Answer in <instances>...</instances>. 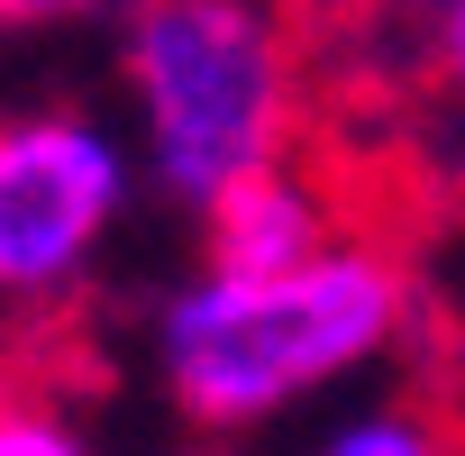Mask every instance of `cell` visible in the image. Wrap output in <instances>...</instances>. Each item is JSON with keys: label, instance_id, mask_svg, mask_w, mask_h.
Segmentation results:
<instances>
[{"label": "cell", "instance_id": "6da1fadb", "mask_svg": "<svg viewBox=\"0 0 465 456\" xmlns=\"http://www.w3.org/2000/svg\"><path fill=\"white\" fill-rule=\"evenodd\" d=\"M420 292L383 238H329L320 256L283 274H228L201 265L173 274L146 302V374L155 401L192 438L247 447L265 429H292L329 401H347L365 374H383L411 347Z\"/></svg>", "mask_w": 465, "mask_h": 456}, {"label": "cell", "instance_id": "7a4b0ae2", "mask_svg": "<svg viewBox=\"0 0 465 456\" xmlns=\"http://www.w3.org/2000/svg\"><path fill=\"white\" fill-rule=\"evenodd\" d=\"M110 92L146 155V192L183 219L283 164L302 137V46L283 0H128L110 19Z\"/></svg>", "mask_w": 465, "mask_h": 456}, {"label": "cell", "instance_id": "3957f363", "mask_svg": "<svg viewBox=\"0 0 465 456\" xmlns=\"http://www.w3.org/2000/svg\"><path fill=\"white\" fill-rule=\"evenodd\" d=\"M146 201V155L119 110L37 92L0 101V320L46 329L92 302Z\"/></svg>", "mask_w": 465, "mask_h": 456}, {"label": "cell", "instance_id": "277c9868", "mask_svg": "<svg viewBox=\"0 0 465 456\" xmlns=\"http://www.w3.org/2000/svg\"><path fill=\"white\" fill-rule=\"evenodd\" d=\"M192 228H201V265H228V274H283V265L320 256L329 238H347L329 183L302 173L292 155L265 164V173H247V183H228Z\"/></svg>", "mask_w": 465, "mask_h": 456}, {"label": "cell", "instance_id": "5b68a950", "mask_svg": "<svg viewBox=\"0 0 465 456\" xmlns=\"http://www.w3.org/2000/svg\"><path fill=\"white\" fill-rule=\"evenodd\" d=\"M292 456H465V438L420 392H356V401H329V420L302 429Z\"/></svg>", "mask_w": 465, "mask_h": 456}, {"label": "cell", "instance_id": "8992f818", "mask_svg": "<svg viewBox=\"0 0 465 456\" xmlns=\"http://www.w3.org/2000/svg\"><path fill=\"white\" fill-rule=\"evenodd\" d=\"M0 456H110V447H101V429L64 392L10 383V392H0Z\"/></svg>", "mask_w": 465, "mask_h": 456}, {"label": "cell", "instance_id": "52a82bcc", "mask_svg": "<svg viewBox=\"0 0 465 456\" xmlns=\"http://www.w3.org/2000/svg\"><path fill=\"white\" fill-rule=\"evenodd\" d=\"M128 0H0V37H83L110 28Z\"/></svg>", "mask_w": 465, "mask_h": 456}, {"label": "cell", "instance_id": "ba28073f", "mask_svg": "<svg viewBox=\"0 0 465 456\" xmlns=\"http://www.w3.org/2000/svg\"><path fill=\"white\" fill-rule=\"evenodd\" d=\"M429 37H438V64H447V83L465 92V0H429Z\"/></svg>", "mask_w": 465, "mask_h": 456}, {"label": "cell", "instance_id": "9c48e42d", "mask_svg": "<svg viewBox=\"0 0 465 456\" xmlns=\"http://www.w3.org/2000/svg\"><path fill=\"white\" fill-rule=\"evenodd\" d=\"M155 456H247V447H228V438H192V429H183V438L155 447Z\"/></svg>", "mask_w": 465, "mask_h": 456}, {"label": "cell", "instance_id": "30bf717a", "mask_svg": "<svg viewBox=\"0 0 465 456\" xmlns=\"http://www.w3.org/2000/svg\"><path fill=\"white\" fill-rule=\"evenodd\" d=\"M0 392H10V356H0Z\"/></svg>", "mask_w": 465, "mask_h": 456}]
</instances>
